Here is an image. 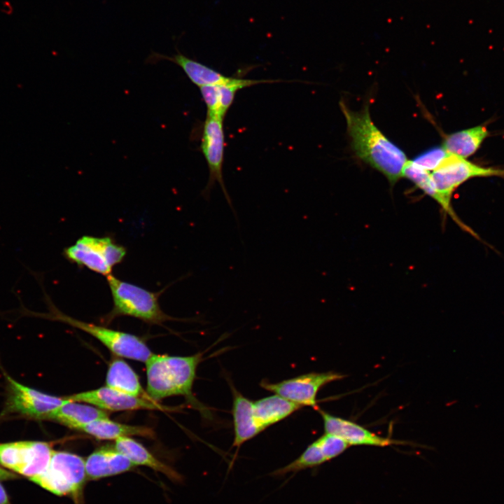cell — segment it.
I'll return each instance as SVG.
<instances>
[{"instance_id":"8fae6325","label":"cell","mask_w":504,"mask_h":504,"mask_svg":"<svg viewBox=\"0 0 504 504\" xmlns=\"http://www.w3.org/2000/svg\"><path fill=\"white\" fill-rule=\"evenodd\" d=\"M318 410L323 421L325 433L342 438L350 446L387 447L405 444L402 441L377 435L354 421L333 416L319 408Z\"/></svg>"},{"instance_id":"7c38bea8","label":"cell","mask_w":504,"mask_h":504,"mask_svg":"<svg viewBox=\"0 0 504 504\" xmlns=\"http://www.w3.org/2000/svg\"><path fill=\"white\" fill-rule=\"evenodd\" d=\"M8 379L13 391L10 408L23 414L45 419L50 412L68 401L66 398L50 396L23 386L10 377Z\"/></svg>"},{"instance_id":"52a82bcc","label":"cell","mask_w":504,"mask_h":504,"mask_svg":"<svg viewBox=\"0 0 504 504\" xmlns=\"http://www.w3.org/2000/svg\"><path fill=\"white\" fill-rule=\"evenodd\" d=\"M430 175L438 194L451 206L452 195L461 185L478 177L504 178V169L483 167L449 153Z\"/></svg>"},{"instance_id":"30bf717a","label":"cell","mask_w":504,"mask_h":504,"mask_svg":"<svg viewBox=\"0 0 504 504\" xmlns=\"http://www.w3.org/2000/svg\"><path fill=\"white\" fill-rule=\"evenodd\" d=\"M65 398L71 401L88 403L106 411L169 410L153 400L124 393L106 386Z\"/></svg>"},{"instance_id":"8992f818","label":"cell","mask_w":504,"mask_h":504,"mask_svg":"<svg viewBox=\"0 0 504 504\" xmlns=\"http://www.w3.org/2000/svg\"><path fill=\"white\" fill-rule=\"evenodd\" d=\"M63 255L70 262L106 276L122 261L126 249L111 237L85 235L65 248Z\"/></svg>"},{"instance_id":"603a6c76","label":"cell","mask_w":504,"mask_h":504,"mask_svg":"<svg viewBox=\"0 0 504 504\" xmlns=\"http://www.w3.org/2000/svg\"><path fill=\"white\" fill-rule=\"evenodd\" d=\"M25 444L24 463L19 473L31 479L48 468L54 450L44 442L25 441Z\"/></svg>"},{"instance_id":"484cf974","label":"cell","mask_w":504,"mask_h":504,"mask_svg":"<svg viewBox=\"0 0 504 504\" xmlns=\"http://www.w3.org/2000/svg\"><path fill=\"white\" fill-rule=\"evenodd\" d=\"M316 441L326 461L337 457L350 447L342 438L326 433Z\"/></svg>"},{"instance_id":"83f0119b","label":"cell","mask_w":504,"mask_h":504,"mask_svg":"<svg viewBox=\"0 0 504 504\" xmlns=\"http://www.w3.org/2000/svg\"><path fill=\"white\" fill-rule=\"evenodd\" d=\"M200 89L202 99L207 108L206 115L222 118L220 114V102L218 85L202 86L200 88Z\"/></svg>"},{"instance_id":"d4e9b609","label":"cell","mask_w":504,"mask_h":504,"mask_svg":"<svg viewBox=\"0 0 504 504\" xmlns=\"http://www.w3.org/2000/svg\"><path fill=\"white\" fill-rule=\"evenodd\" d=\"M25 449V441L0 444V464L19 473L24 463Z\"/></svg>"},{"instance_id":"3957f363","label":"cell","mask_w":504,"mask_h":504,"mask_svg":"<svg viewBox=\"0 0 504 504\" xmlns=\"http://www.w3.org/2000/svg\"><path fill=\"white\" fill-rule=\"evenodd\" d=\"M106 280L113 299V309L106 316L111 321L120 316L139 318L151 324H161L174 320L160 308L158 298L161 292L154 293L115 277L112 274Z\"/></svg>"},{"instance_id":"5bb4252c","label":"cell","mask_w":504,"mask_h":504,"mask_svg":"<svg viewBox=\"0 0 504 504\" xmlns=\"http://www.w3.org/2000/svg\"><path fill=\"white\" fill-rule=\"evenodd\" d=\"M230 386L233 399L232 414L234 436L232 447L238 449L263 429L254 416L253 401L243 396L233 384H230Z\"/></svg>"},{"instance_id":"7a4b0ae2","label":"cell","mask_w":504,"mask_h":504,"mask_svg":"<svg viewBox=\"0 0 504 504\" xmlns=\"http://www.w3.org/2000/svg\"><path fill=\"white\" fill-rule=\"evenodd\" d=\"M204 353L188 356L153 355L146 362L147 387L149 397L158 401L173 396H183L204 416H211L210 410L192 395V386L197 369Z\"/></svg>"},{"instance_id":"2e32d148","label":"cell","mask_w":504,"mask_h":504,"mask_svg":"<svg viewBox=\"0 0 504 504\" xmlns=\"http://www.w3.org/2000/svg\"><path fill=\"white\" fill-rule=\"evenodd\" d=\"M108 411L95 406L68 401L50 412L45 419L55 420L76 430L79 426L99 419H108Z\"/></svg>"},{"instance_id":"e0dca14e","label":"cell","mask_w":504,"mask_h":504,"mask_svg":"<svg viewBox=\"0 0 504 504\" xmlns=\"http://www.w3.org/2000/svg\"><path fill=\"white\" fill-rule=\"evenodd\" d=\"M114 447L135 465L147 466L166 475L174 481H181V476L169 465L154 456L144 446L130 437L115 440Z\"/></svg>"},{"instance_id":"6da1fadb","label":"cell","mask_w":504,"mask_h":504,"mask_svg":"<svg viewBox=\"0 0 504 504\" xmlns=\"http://www.w3.org/2000/svg\"><path fill=\"white\" fill-rule=\"evenodd\" d=\"M340 106L356 155L384 174L391 185H394L402 177L403 168L408 160L405 153L374 125L368 104L359 111L351 110L343 101L340 102Z\"/></svg>"},{"instance_id":"ba28073f","label":"cell","mask_w":504,"mask_h":504,"mask_svg":"<svg viewBox=\"0 0 504 504\" xmlns=\"http://www.w3.org/2000/svg\"><path fill=\"white\" fill-rule=\"evenodd\" d=\"M223 120L224 118L220 117L206 115L204 122L201 148L207 162L209 175L207 184L201 195L206 201H209L211 191L216 182H218L235 219L238 220L236 211L233 207L223 177L225 150Z\"/></svg>"},{"instance_id":"f546056e","label":"cell","mask_w":504,"mask_h":504,"mask_svg":"<svg viewBox=\"0 0 504 504\" xmlns=\"http://www.w3.org/2000/svg\"><path fill=\"white\" fill-rule=\"evenodd\" d=\"M13 475L10 472L0 468V479H8L13 477Z\"/></svg>"},{"instance_id":"44dd1931","label":"cell","mask_w":504,"mask_h":504,"mask_svg":"<svg viewBox=\"0 0 504 504\" xmlns=\"http://www.w3.org/2000/svg\"><path fill=\"white\" fill-rule=\"evenodd\" d=\"M489 134L485 125H477L446 135L442 147L451 154L467 159L477 151Z\"/></svg>"},{"instance_id":"ac0fdd59","label":"cell","mask_w":504,"mask_h":504,"mask_svg":"<svg viewBox=\"0 0 504 504\" xmlns=\"http://www.w3.org/2000/svg\"><path fill=\"white\" fill-rule=\"evenodd\" d=\"M253 407L255 419L263 430L302 407L277 394L253 401Z\"/></svg>"},{"instance_id":"4316f807","label":"cell","mask_w":504,"mask_h":504,"mask_svg":"<svg viewBox=\"0 0 504 504\" xmlns=\"http://www.w3.org/2000/svg\"><path fill=\"white\" fill-rule=\"evenodd\" d=\"M448 153L442 146H435L417 155L412 161L418 167L426 171L433 172Z\"/></svg>"},{"instance_id":"9a60e30c","label":"cell","mask_w":504,"mask_h":504,"mask_svg":"<svg viewBox=\"0 0 504 504\" xmlns=\"http://www.w3.org/2000/svg\"><path fill=\"white\" fill-rule=\"evenodd\" d=\"M170 61L179 66L190 81L201 88L206 85H216L227 83L231 77H227L215 69L190 59L177 50V52L172 56L152 52L147 62H154L161 60Z\"/></svg>"},{"instance_id":"ffe728a7","label":"cell","mask_w":504,"mask_h":504,"mask_svg":"<svg viewBox=\"0 0 504 504\" xmlns=\"http://www.w3.org/2000/svg\"><path fill=\"white\" fill-rule=\"evenodd\" d=\"M106 386L131 396L152 400L139 382L134 370L120 358L110 363L106 377Z\"/></svg>"},{"instance_id":"7402d4cb","label":"cell","mask_w":504,"mask_h":504,"mask_svg":"<svg viewBox=\"0 0 504 504\" xmlns=\"http://www.w3.org/2000/svg\"><path fill=\"white\" fill-rule=\"evenodd\" d=\"M402 177L412 181L424 193L437 202L441 206L443 211L449 214L462 230L478 238V235L460 220L454 212L452 206H448L438 194L430 172L418 167L412 160H407L403 168Z\"/></svg>"},{"instance_id":"d6986e66","label":"cell","mask_w":504,"mask_h":504,"mask_svg":"<svg viewBox=\"0 0 504 504\" xmlns=\"http://www.w3.org/2000/svg\"><path fill=\"white\" fill-rule=\"evenodd\" d=\"M99 440H116L122 437L141 436L152 438L155 433L152 428L142 426H132L111 421L99 419L79 426L76 429Z\"/></svg>"},{"instance_id":"f1b7e54d","label":"cell","mask_w":504,"mask_h":504,"mask_svg":"<svg viewBox=\"0 0 504 504\" xmlns=\"http://www.w3.org/2000/svg\"><path fill=\"white\" fill-rule=\"evenodd\" d=\"M0 504H9L8 498L2 485L0 484Z\"/></svg>"},{"instance_id":"4fadbf2b","label":"cell","mask_w":504,"mask_h":504,"mask_svg":"<svg viewBox=\"0 0 504 504\" xmlns=\"http://www.w3.org/2000/svg\"><path fill=\"white\" fill-rule=\"evenodd\" d=\"M87 480H97L130 471L135 467L115 447L104 446L95 449L85 461Z\"/></svg>"},{"instance_id":"277c9868","label":"cell","mask_w":504,"mask_h":504,"mask_svg":"<svg viewBox=\"0 0 504 504\" xmlns=\"http://www.w3.org/2000/svg\"><path fill=\"white\" fill-rule=\"evenodd\" d=\"M41 286L50 310V313L43 314L45 317L65 323L91 335L117 356L146 363L153 355L144 341L136 335L80 321L62 313L53 304L42 284Z\"/></svg>"},{"instance_id":"cb8c5ba5","label":"cell","mask_w":504,"mask_h":504,"mask_svg":"<svg viewBox=\"0 0 504 504\" xmlns=\"http://www.w3.org/2000/svg\"><path fill=\"white\" fill-rule=\"evenodd\" d=\"M326 460L316 440L311 443L304 451L288 464L272 471V476H284L288 473H295L308 468L321 465Z\"/></svg>"},{"instance_id":"9c48e42d","label":"cell","mask_w":504,"mask_h":504,"mask_svg":"<svg viewBox=\"0 0 504 504\" xmlns=\"http://www.w3.org/2000/svg\"><path fill=\"white\" fill-rule=\"evenodd\" d=\"M346 375L333 371L310 372L272 383L262 380L260 386L300 406L317 408L316 396L325 385L344 378Z\"/></svg>"},{"instance_id":"5b68a950","label":"cell","mask_w":504,"mask_h":504,"mask_svg":"<svg viewBox=\"0 0 504 504\" xmlns=\"http://www.w3.org/2000/svg\"><path fill=\"white\" fill-rule=\"evenodd\" d=\"M30 479L54 494L68 496L79 503L87 480L85 463L76 454L54 451L48 468Z\"/></svg>"}]
</instances>
